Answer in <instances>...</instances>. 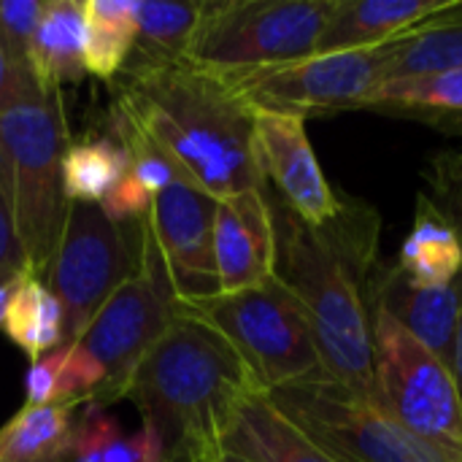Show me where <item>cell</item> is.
Wrapping results in <instances>:
<instances>
[{
	"label": "cell",
	"mask_w": 462,
	"mask_h": 462,
	"mask_svg": "<svg viewBox=\"0 0 462 462\" xmlns=\"http://www.w3.org/2000/svg\"><path fill=\"white\" fill-rule=\"evenodd\" d=\"M146 219L114 222L95 203H70L46 268V284L62 309V346L89 328L100 306L141 271Z\"/></svg>",
	"instance_id": "8"
},
{
	"label": "cell",
	"mask_w": 462,
	"mask_h": 462,
	"mask_svg": "<svg viewBox=\"0 0 462 462\" xmlns=\"http://www.w3.org/2000/svg\"><path fill=\"white\" fill-rule=\"evenodd\" d=\"M455 68H462V0H455L430 22L387 43L384 81Z\"/></svg>",
	"instance_id": "21"
},
{
	"label": "cell",
	"mask_w": 462,
	"mask_h": 462,
	"mask_svg": "<svg viewBox=\"0 0 462 462\" xmlns=\"http://www.w3.org/2000/svg\"><path fill=\"white\" fill-rule=\"evenodd\" d=\"M203 16L200 3H138V41L130 60L162 62L181 60L189 51Z\"/></svg>",
	"instance_id": "26"
},
{
	"label": "cell",
	"mask_w": 462,
	"mask_h": 462,
	"mask_svg": "<svg viewBox=\"0 0 462 462\" xmlns=\"http://www.w3.org/2000/svg\"><path fill=\"white\" fill-rule=\"evenodd\" d=\"M111 87L106 133L119 143L154 149L181 181L217 200L265 187L254 108L227 73L187 57L130 60Z\"/></svg>",
	"instance_id": "1"
},
{
	"label": "cell",
	"mask_w": 462,
	"mask_h": 462,
	"mask_svg": "<svg viewBox=\"0 0 462 462\" xmlns=\"http://www.w3.org/2000/svg\"><path fill=\"white\" fill-rule=\"evenodd\" d=\"M68 143L62 92L41 89L30 76L0 111V184L11 203L24 263L41 279L70 206L62 192Z\"/></svg>",
	"instance_id": "4"
},
{
	"label": "cell",
	"mask_w": 462,
	"mask_h": 462,
	"mask_svg": "<svg viewBox=\"0 0 462 462\" xmlns=\"http://www.w3.org/2000/svg\"><path fill=\"white\" fill-rule=\"evenodd\" d=\"M254 146L265 187L306 225L322 227L336 217L341 198L325 179L303 116L254 111Z\"/></svg>",
	"instance_id": "13"
},
{
	"label": "cell",
	"mask_w": 462,
	"mask_h": 462,
	"mask_svg": "<svg viewBox=\"0 0 462 462\" xmlns=\"http://www.w3.org/2000/svg\"><path fill=\"white\" fill-rule=\"evenodd\" d=\"M19 279V276H16ZM14 279V282H16ZM14 282L11 284H5V287H0V330H3V322H5V306H8V298H11V287H14Z\"/></svg>",
	"instance_id": "35"
},
{
	"label": "cell",
	"mask_w": 462,
	"mask_h": 462,
	"mask_svg": "<svg viewBox=\"0 0 462 462\" xmlns=\"http://www.w3.org/2000/svg\"><path fill=\"white\" fill-rule=\"evenodd\" d=\"M217 462H246V460H241V457H236V455H227V452H219Z\"/></svg>",
	"instance_id": "36"
},
{
	"label": "cell",
	"mask_w": 462,
	"mask_h": 462,
	"mask_svg": "<svg viewBox=\"0 0 462 462\" xmlns=\"http://www.w3.org/2000/svg\"><path fill=\"white\" fill-rule=\"evenodd\" d=\"M263 393L241 355L200 317L176 306L171 328L135 368L125 398L162 441L165 462H217L238 406Z\"/></svg>",
	"instance_id": "3"
},
{
	"label": "cell",
	"mask_w": 462,
	"mask_h": 462,
	"mask_svg": "<svg viewBox=\"0 0 462 462\" xmlns=\"http://www.w3.org/2000/svg\"><path fill=\"white\" fill-rule=\"evenodd\" d=\"M79 406H22L0 428V462H70Z\"/></svg>",
	"instance_id": "22"
},
{
	"label": "cell",
	"mask_w": 462,
	"mask_h": 462,
	"mask_svg": "<svg viewBox=\"0 0 462 462\" xmlns=\"http://www.w3.org/2000/svg\"><path fill=\"white\" fill-rule=\"evenodd\" d=\"M425 198L449 222L462 244V146L444 149L425 165Z\"/></svg>",
	"instance_id": "27"
},
{
	"label": "cell",
	"mask_w": 462,
	"mask_h": 462,
	"mask_svg": "<svg viewBox=\"0 0 462 462\" xmlns=\"http://www.w3.org/2000/svg\"><path fill=\"white\" fill-rule=\"evenodd\" d=\"M368 311H384L449 363L462 317V273L447 287L411 284L398 268L379 263L365 284Z\"/></svg>",
	"instance_id": "15"
},
{
	"label": "cell",
	"mask_w": 462,
	"mask_h": 462,
	"mask_svg": "<svg viewBox=\"0 0 462 462\" xmlns=\"http://www.w3.org/2000/svg\"><path fill=\"white\" fill-rule=\"evenodd\" d=\"M30 68H19L16 60L11 57V49L0 32V111L11 103V97L19 92V87L30 79Z\"/></svg>",
	"instance_id": "33"
},
{
	"label": "cell",
	"mask_w": 462,
	"mask_h": 462,
	"mask_svg": "<svg viewBox=\"0 0 462 462\" xmlns=\"http://www.w3.org/2000/svg\"><path fill=\"white\" fill-rule=\"evenodd\" d=\"M179 309L208 322L241 355L263 393L325 374L309 314L276 276L260 287L179 303Z\"/></svg>",
	"instance_id": "6"
},
{
	"label": "cell",
	"mask_w": 462,
	"mask_h": 462,
	"mask_svg": "<svg viewBox=\"0 0 462 462\" xmlns=\"http://www.w3.org/2000/svg\"><path fill=\"white\" fill-rule=\"evenodd\" d=\"M387 43L360 51L311 54L295 62L227 73L254 111L311 114L357 108L384 81Z\"/></svg>",
	"instance_id": "11"
},
{
	"label": "cell",
	"mask_w": 462,
	"mask_h": 462,
	"mask_svg": "<svg viewBox=\"0 0 462 462\" xmlns=\"http://www.w3.org/2000/svg\"><path fill=\"white\" fill-rule=\"evenodd\" d=\"M214 208L217 198L187 181H173L157 195L146 217L154 249L179 303L219 295L214 265Z\"/></svg>",
	"instance_id": "12"
},
{
	"label": "cell",
	"mask_w": 462,
	"mask_h": 462,
	"mask_svg": "<svg viewBox=\"0 0 462 462\" xmlns=\"http://www.w3.org/2000/svg\"><path fill=\"white\" fill-rule=\"evenodd\" d=\"M219 452L246 462H336L292 420H287L265 393L249 395L219 439Z\"/></svg>",
	"instance_id": "17"
},
{
	"label": "cell",
	"mask_w": 462,
	"mask_h": 462,
	"mask_svg": "<svg viewBox=\"0 0 462 462\" xmlns=\"http://www.w3.org/2000/svg\"><path fill=\"white\" fill-rule=\"evenodd\" d=\"M452 3L455 0H338L317 54L376 49L430 22Z\"/></svg>",
	"instance_id": "16"
},
{
	"label": "cell",
	"mask_w": 462,
	"mask_h": 462,
	"mask_svg": "<svg viewBox=\"0 0 462 462\" xmlns=\"http://www.w3.org/2000/svg\"><path fill=\"white\" fill-rule=\"evenodd\" d=\"M22 271H27V263H24V252L16 236L8 195L0 184V287L11 284Z\"/></svg>",
	"instance_id": "31"
},
{
	"label": "cell",
	"mask_w": 462,
	"mask_h": 462,
	"mask_svg": "<svg viewBox=\"0 0 462 462\" xmlns=\"http://www.w3.org/2000/svg\"><path fill=\"white\" fill-rule=\"evenodd\" d=\"M127 171H130V154L108 133L70 141L62 154L65 200L100 206L103 198L125 179Z\"/></svg>",
	"instance_id": "25"
},
{
	"label": "cell",
	"mask_w": 462,
	"mask_h": 462,
	"mask_svg": "<svg viewBox=\"0 0 462 462\" xmlns=\"http://www.w3.org/2000/svg\"><path fill=\"white\" fill-rule=\"evenodd\" d=\"M87 19L79 0H49L27 49V68L41 89H60L87 76Z\"/></svg>",
	"instance_id": "18"
},
{
	"label": "cell",
	"mask_w": 462,
	"mask_h": 462,
	"mask_svg": "<svg viewBox=\"0 0 462 462\" xmlns=\"http://www.w3.org/2000/svg\"><path fill=\"white\" fill-rule=\"evenodd\" d=\"M60 363H62V349L49 352L30 363L27 376H24V390H27L24 406H51L57 401Z\"/></svg>",
	"instance_id": "32"
},
{
	"label": "cell",
	"mask_w": 462,
	"mask_h": 462,
	"mask_svg": "<svg viewBox=\"0 0 462 462\" xmlns=\"http://www.w3.org/2000/svg\"><path fill=\"white\" fill-rule=\"evenodd\" d=\"M276 233L263 189L217 200L214 208V265L219 295L244 292L273 279Z\"/></svg>",
	"instance_id": "14"
},
{
	"label": "cell",
	"mask_w": 462,
	"mask_h": 462,
	"mask_svg": "<svg viewBox=\"0 0 462 462\" xmlns=\"http://www.w3.org/2000/svg\"><path fill=\"white\" fill-rule=\"evenodd\" d=\"M265 395L336 462H462V449L411 433L379 398L363 395L328 374Z\"/></svg>",
	"instance_id": "5"
},
{
	"label": "cell",
	"mask_w": 462,
	"mask_h": 462,
	"mask_svg": "<svg viewBox=\"0 0 462 462\" xmlns=\"http://www.w3.org/2000/svg\"><path fill=\"white\" fill-rule=\"evenodd\" d=\"M73 444H70V462H106L108 444L122 433L119 422L97 403L79 406Z\"/></svg>",
	"instance_id": "28"
},
{
	"label": "cell",
	"mask_w": 462,
	"mask_h": 462,
	"mask_svg": "<svg viewBox=\"0 0 462 462\" xmlns=\"http://www.w3.org/2000/svg\"><path fill=\"white\" fill-rule=\"evenodd\" d=\"M263 192L276 233L273 276L309 314L325 374L376 398L365 284L379 265V214L341 200L328 225L311 227L276 192Z\"/></svg>",
	"instance_id": "2"
},
{
	"label": "cell",
	"mask_w": 462,
	"mask_h": 462,
	"mask_svg": "<svg viewBox=\"0 0 462 462\" xmlns=\"http://www.w3.org/2000/svg\"><path fill=\"white\" fill-rule=\"evenodd\" d=\"M357 108L417 116L441 127H462V68L384 81L365 95Z\"/></svg>",
	"instance_id": "20"
},
{
	"label": "cell",
	"mask_w": 462,
	"mask_h": 462,
	"mask_svg": "<svg viewBox=\"0 0 462 462\" xmlns=\"http://www.w3.org/2000/svg\"><path fill=\"white\" fill-rule=\"evenodd\" d=\"M395 268L420 287H447L462 273L460 238L425 195L417 198L414 222L403 238Z\"/></svg>",
	"instance_id": "19"
},
{
	"label": "cell",
	"mask_w": 462,
	"mask_h": 462,
	"mask_svg": "<svg viewBox=\"0 0 462 462\" xmlns=\"http://www.w3.org/2000/svg\"><path fill=\"white\" fill-rule=\"evenodd\" d=\"M338 0H203L187 60L222 70H257L317 54Z\"/></svg>",
	"instance_id": "7"
},
{
	"label": "cell",
	"mask_w": 462,
	"mask_h": 462,
	"mask_svg": "<svg viewBox=\"0 0 462 462\" xmlns=\"http://www.w3.org/2000/svg\"><path fill=\"white\" fill-rule=\"evenodd\" d=\"M3 330L8 341L30 357V363L62 349L60 300L49 290L46 279H41L30 268L22 271L11 287Z\"/></svg>",
	"instance_id": "23"
},
{
	"label": "cell",
	"mask_w": 462,
	"mask_h": 462,
	"mask_svg": "<svg viewBox=\"0 0 462 462\" xmlns=\"http://www.w3.org/2000/svg\"><path fill=\"white\" fill-rule=\"evenodd\" d=\"M84 68L100 81H114L130 62L138 41V0H87Z\"/></svg>",
	"instance_id": "24"
},
{
	"label": "cell",
	"mask_w": 462,
	"mask_h": 462,
	"mask_svg": "<svg viewBox=\"0 0 462 462\" xmlns=\"http://www.w3.org/2000/svg\"><path fill=\"white\" fill-rule=\"evenodd\" d=\"M106 462H165V449H162V441L154 433V428L141 422V428L130 439H125L119 433L108 444Z\"/></svg>",
	"instance_id": "30"
},
{
	"label": "cell",
	"mask_w": 462,
	"mask_h": 462,
	"mask_svg": "<svg viewBox=\"0 0 462 462\" xmlns=\"http://www.w3.org/2000/svg\"><path fill=\"white\" fill-rule=\"evenodd\" d=\"M374 384L382 406L411 433L462 449V409L452 368L384 311H368Z\"/></svg>",
	"instance_id": "9"
},
{
	"label": "cell",
	"mask_w": 462,
	"mask_h": 462,
	"mask_svg": "<svg viewBox=\"0 0 462 462\" xmlns=\"http://www.w3.org/2000/svg\"><path fill=\"white\" fill-rule=\"evenodd\" d=\"M176 295L171 290L162 260L154 249L146 225V249L141 271L127 279L95 314L89 328L76 344H81L106 371V384L92 403L108 406L125 398V390L146 357L176 317Z\"/></svg>",
	"instance_id": "10"
},
{
	"label": "cell",
	"mask_w": 462,
	"mask_h": 462,
	"mask_svg": "<svg viewBox=\"0 0 462 462\" xmlns=\"http://www.w3.org/2000/svg\"><path fill=\"white\" fill-rule=\"evenodd\" d=\"M449 368H452V376H455V387H457V398H460L462 409V317L460 325H457V333H455L452 355H449Z\"/></svg>",
	"instance_id": "34"
},
{
	"label": "cell",
	"mask_w": 462,
	"mask_h": 462,
	"mask_svg": "<svg viewBox=\"0 0 462 462\" xmlns=\"http://www.w3.org/2000/svg\"><path fill=\"white\" fill-rule=\"evenodd\" d=\"M43 5L38 0H5L0 3V32L11 49V57L19 68H27V49L35 35V27L43 16Z\"/></svg>",
	"instance_id": "29"
}]
</instances>
